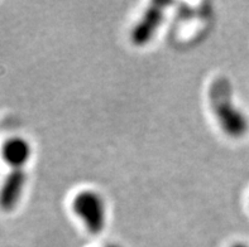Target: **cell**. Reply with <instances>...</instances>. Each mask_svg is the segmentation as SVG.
Wrapping results in <instances>:
<instances>
[{"label": "cell", "instance_id": "6da1fadb", "mask_svg": "<svg viewBox=\"0 0 249 247\" xmlns=\"http://www.w3.org/2000/svg\"><path fill=\"white\" fill-rule=\"evenodd\" d=\"M209 103L215 119L225 135L240 139L249 132V119L243 110L234 103L231 82L225 76H218L209 87Z\"/></svg>", "mask_w": 249, "mask_h": 247}, {"label": "cell", "instance_id": "7a4b0ae2", "mask_svg": "<svg viewBox=\"0 0 249 247\" xmlns=\"http://www.w3.org/2000/svg\"><path fill=\"white\" fill-rule=\"evenodd\" d=\"M71 208L91 235H100L107 225V203L99 192L84 189L71 202Z\"/></svg>", "mask_w": 249, "mask_h": 247}, {"label": "cell", "instance_id": "3957f363", "mask_svg": "<svg viewBox=\"0 0 249 247\" xmlns=\"http://www.w3.org/2000/svg\"><path fill=\"white\" fill-rule=\"evenodd\" d=\"M166 3H152L130 32V41L137 47H144L153 39L164 18Z\"/></svg>", "mask_w": 249, "mask_h": 247}, {"label": "cell", "instance_id": "277c9868", "mask_svg": "<svg viewBox=\"0 0 249 247\" xmlns=\"http://www.w3.org/2000/svg\"><path fill=\"white\" fill-rule=\"evenodd\" d=\"M27 184V172L23 168H12L0 187V207L12 211L18 206Z\"/></svg>", "mask_w": 249, "mask_h": 247}, {"label": "cell", "instance_id": "5b68a950", "mask_svg": "<svg viewBox=\"0 0 249 247\" xmlns=\"http://www.w3.org/2000/svg\"><path fill=\"white\" fill-rule=\"evenodd\" d=\"M1 155L12 168H23L32 155L31 144L20 136L10 138L4 143Z\"/></svg>", "mask_w": 249, "mask_h": 247}, {"label": "cell", "instance_id": "8992f818", "mask_svg": "<svg viewBox=\"0 0 249 247\" xmlns=\"http://www.w3.org/2000/svg\"><path fill=\"white\" fill-rule=\"evenodd\" d=\"M231 247H249V245L244 244V242H237V244L231 245Z\"/></svg>", "mask_w": 249, "mask_h": 247}, {"label": "cell", "instance_id": "52a82bcc", "mask_svg": "<svg viewBox=\"0 0 249 247\" xmlns=\"http://www.w3.org/2000/svg\"><path fill=\"white\" fill-rule=\"evenodd\" d=\"M103 247H122V246H120V245H118V244H107V245H105V246H103Z\"/></svg>", "mask_w": 249, "mask_h": 247}]
</instances>
